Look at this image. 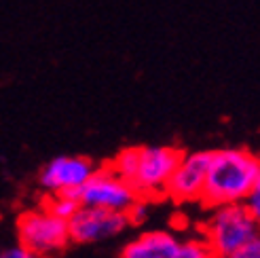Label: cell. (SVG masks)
Here are the masks:
<instances>
[{
  "instance_id": "obj_1",
  "label": "cell",
  "mask_w": 260,
  "mask_h": 258,
  "mask_svg": "<svg viewBox=\"0 0 260 258\" xmlns=\"http://www.w3.org/2000/svg\"><path fill=\"white\" fill-rule=\"evenodd\" d=\"M260 176V157L245 148L214 150L201 192L205 208L243 203Z\"/></svg>"
},
{
  "instance_id": "obj_2",
  "label": "cell",
  "mask_w": 260,
  "mask_h": 258,
  "mask_svg": "<svg viewBox=\"0 0 260 258\" xmlns=\"http://www.w3.org/2000/svg\"><path fill=\"white\" fill-rule=\"evenodd\" d=\"M180 157L182 150L174 146H129L116 154L108 167L136 190L140 199L148 201L165 192Z\"/></svg>"
},
{
  "instance_id": "obj_3",
  "label": "cell",
  "mask_w": 260,
  "mask_h": 258,
  "mask_svg": "<svg viewBox=\"0 0 260 258\" xmlns=\"http://www.w3.org/2000/svg\"><path fill=\"white\" fill-rule=\"evenodd\" d=\"M210 210V216L201 222V237L210 243L216 258H233V254L260 233V224L243 203L218 205Z\"/></svg>"
},
{
  "instance_id": "obj_4",
  "label": "cell",
  "mask_w": 260,
  "mask_h": 258,
  "mask_svg": "<svg viewBox=\"0 0 260 258\" xmlns=\"http://www.w3.org/2000/svg\"><path fill=\"white\" fill-rule=\"evenodd\" d=\"M17 237L23 250L43 258L66 250L70 243L68 222L45 210L23 212L17 218Z\"/></svg>"
},
{
  "instance_id": "obj_5",
  "label": "cell",
  "mask_w": 260,
  "mask_h": 258,
  "mask_svg": "<svg viewBox=\"0 0 260 258\" xmlns=\"http://www.w3.org/2000/svg\"><path fill=\"white\" fill-rule=\"evenodd\" d=\"M140 197L110 167H95L87 182L79 188V201L85 208H100L110 212H127Z\"/></svg>"
},
{
  "instance_id": "obj_6",
  "label": "cell",
  "mask_w": 260,
  "mask_h": 258,
  "mask_svg": "<svg viewBox=\"0 0 260 258\" xmlns=\"http://www.w3.org/2000/svg\"><path fill=\"white\" fill-rule=\"evenodd\" d=\"M214 150H192L182 152L174 174L165 184V195L176 203H192L201 199L205 178Z\"/></svg>"
},
{
  "instance_id": "obj_7",
  "label": "cell",
  "mask_w": 260,
  "mask_h": 258,
  "mask_svg": "<svg viewBox=\"0 0 260 258\" xmlns=\"http://www.w3.org/2000/svg\"><path fill=\"white\" fill-rule=\"evenodd\" d=\"M132 227L125 212H110L100 208H85L81 205L68 220L70 241L74 243H98L125 233Z\"/></svg>"
},
{
  "instance_id": "obj_8",
  "label": "cell",
  "mask_w": 260,
  "mask_h": 258,
  "mask_svg": "<svg viewBox=\"0 0 260 258\" xmlns=\"http://www.w3.org/2000/svg\"><path fill=\"white\" fill-rule=\"evenodd\" d=\"M93 172L95 163L89 157H55L43 167L38 182L49 192L74 190L81 188Z\"/></svg>"
},
{
  "instance_id": "obj_9",
  "label": "cell",
  "mask_w": 260,
  "mask_h": 258,
  "mask_svg": "<svg viewBox=\"0 0 260 258\" xmlns=\"http://www.w3.org/2000/svg\"><path fill=\"white\" fill-rule=\"evenodd\" d=\"M180 237L172 231H146L138 235L121 252V258H174Z\"/></svg>"
},
{
  "instance_id": "obj_10",
  "label": "cell",
  "mask_w": 260,
  "mask_h": 258,
  "mask_svg": "<svg viewBox=\"0 0 260 258\" xmlns=\"http://www.w3.org/2000/svg\"><path fill=\"white\" fill-rule=\"evenodd\" d=\"M81 208V201H79V188L74 190H61V192H53L51 197H45L43 199V208L45 212L53 214L61 220H70L74 216V212Z\"/></svg>"
},
{
  "instance_id": "obj_11",
  "label": "cell",
  "mask_w": 260,
  "mask_h": 258,
  "mask_svg": "<svg viewBox=\"0 0 260 258\" xmlns=\"http://www.w3.org/2000/svg\"><path fill=\"white\" fill-rule=\"evenodd\" d=\"M174 258H216V254H214V250L210 248V243H207V241L199 235V237L180 239Z\"/></svg>"
},
{
  "instance_id": "obj_12",
  "label": "cell",
  "mask_w": 260,
  "mask_h": 258,
  "mask_svg": "<svg viewBox=\"0 0 260 258\" xmlns=\"http://www.w3.org/2000/svg\"><path fill=\"white\" fill-rule=\"evenodd\" d=\"M125 214H127L129 224L132 227H138L142 222H146V218H148V201L146 199H138Z\"/></svg>"
},
{
  "instance_id": "obj_13",
  "label": "cell",
  "mask_w": 260,
  "mask_h": 258,
  "mask_svg": "<svg viewBox=\"0 0 260 258\" xmlns=\"http://www.w3.org/2000/svg\"><path fill=\"white\" fill-rule=\"evenodd\" d=\"M243 205H245V210L252 214L254 220L260 224V176H258V180L254 182V186H252V190H250V195L245 197Z\"/></svg>"
},
{
  "instance_id": "obj_14",
  "label": "cell",
  "mask_w": 260,
  "mask_h": 258,
  "mask_svg": "<svg viewBox=\"0 0 260 258\" xmlns=\"http://www.w3.org/2000/svg\"><path fill=\"white\" fill-rule=\"evenodd\" d=\"M233 258H260V233H256L239 252L233 254Z\"/></svg>"
},
{
  "instance_id": "obj_15",
  "label": "cell",
  "mask_w": 260,
  "mask_h": 258,
  "mask_svg": "<svg viewBox=\"0 0 260 258\" xmlns=\"http://www.w3.org/2000/svg\"><path fill=\"white\" fill-rule=\"evenodd\" d=\"M0 258H43V256H36V254L23 250V248L19 246V248H11V250L3 252V254H0Z\"/></svg>"
}]
</instances>
